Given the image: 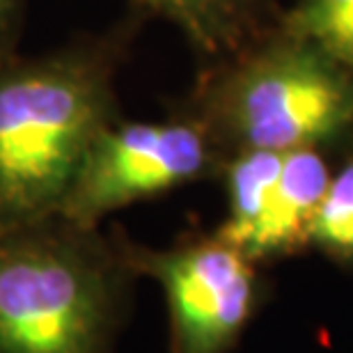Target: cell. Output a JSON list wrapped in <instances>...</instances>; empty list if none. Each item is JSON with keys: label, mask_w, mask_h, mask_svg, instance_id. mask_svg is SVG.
<instances>
[{"label": "cell", "mask_w": 353, "mask_h": 353, "mask_svg": "<svg viewBox=\"0 0 353 353\" xmlns=\"http://www.w3.org/2000/svg\"><path fill=\"white\" fill-rule=\"evenodd\" d=\"M143 19L53 51L0 53V228L60 211L92 140L119 117L117 74Z\"/></svg>", "instance_id": "cell-1"}, {"label": "cell", "mask_w": 353, "mask_h": 353, "mask_svg": "<svg viewBox=\"0 0 353 353\" xmlns=\"http://www.w3.org/2000/svg\"><path fill=\"white\" fill-rule=\"evenodd\" d=\"M136 278L117 230L60 214L0 228V353H112Z\"/></svg>", "instance_id": "cell-2"}, {"label": "cell", "mask_w": 353, "mask_h": 353, "mask_svg": "<svg viewBox=\"0 0 353 353\" xmlns=\"http://www.w3.org/2000/svg\"><path fill=\"white\" fill-rule=\"evenodd\" d=\"M181 105L228 154L319 150L353 129V74L278 26L236 58L204 67Z\"/></svg>", "instance_id": "cell-3"}, {"label": "cell", "mask_w": 353, "mask_h": 353, "mask_svg": "<svg viewBox=\"0 0 353 353\" xmlns=\"http://www.w3.org/2000/svg\"><path fill=\"white\" fill-rule=\"evenodd\" d=\"M228 159L209 126L183 105L159 122L117 117L92 140L58 214L99 228L119 209L221 176Z\"/></svg>", "instance_id": "cell-4"}, {"label": "cell", "mask_w": 353, "mask_h": 353, "mask_svg": "<svg viewBox=\"0 0 353 353\" xmlns=\"http://www.w3.org/2000/svg\"><path fill=\"white\" fill-rule=\"evenodd\" d=\"M117 239L131 271L163 289L170 353L234 351L268 299L259 264L216 232L163 250L131 241L122 230Z\"/></svg>", "instance_id": "cell-5"}, {"label": "cell", "mask_w": 353, "mask_h": 353, "mask_svg": "<svg viewBox=\"0 0 353 353\" xmlns=\"http://www.w3.org/2000/svg\"><path fill=\"white\" fill-rule=\"evenodd\" d=\"M140 19L172 23L204 65H221L280 26L273 0H129Z\"/></svg>", "instance_id": "cell-6"}, {"label": "cell", "mask_w": 353, "mask_h": 353, "mask_svg": "<svg viewBox=\"0 0 353 353\" xmlns=\"http://www.w3.org/2000/svg\"><path fill=\"white\" fill-rule=\"evenodd\" d=\"M330 181L328 163L319 150L282 152L264 214L243 252L259 266L296 255L310 245V230Z\"/></svg>", "instance_id": "cell-7"}, {"label": "cell", "mask_w": 353, "mask_h": 353, "mask_svg": "<svg viewBox=\"0 0 353 353\" xmlns=\"http://www.w3.org/2000/svg\"><path fill=\"white\" fill-rule=\"evenodd\" d=\"M280 28L353 74V0H299Z\"/></svg>", "instance_id": "cell-8"}, {"label": "cell", "mask_w": 353, "mask_h": 353, "mask_svg": "<svg viewBox=\"0 0 353 353\" xmlns=\"http://www.w3.org/2000/svg\"><path fill=\"white\" fill-rule=\"evenodd\" d=\"M310 245L353 271V154L330 176L310 230Z\"/></svg>", "instance_id": "cell-9"}, {"label": "cell", "mask_w": 353, "mask_h": 353, "mask_svg": "<svg viewBox=\"0 0 353 353\" xmlns=\"http://www.w3.org/2000/svg\"><path fill=\"white\" fill-rule=\"evenodd\" d=\"M28 0H0V53L14 51L21 37Z\"/></svg>", "instance_id": "cell-10"}]
</instances>
